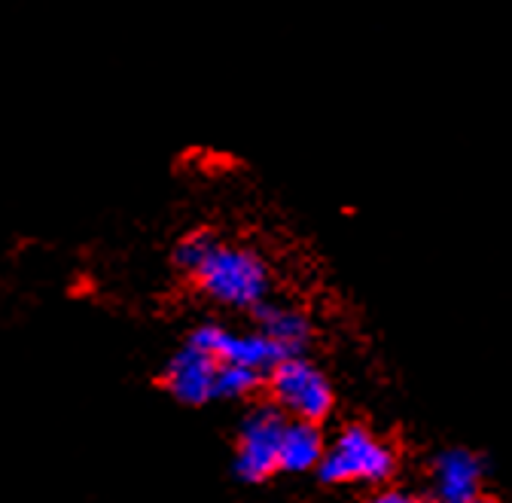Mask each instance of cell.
Listing matches in <instances>:
<instances>
[{"label":"cell","instance_id":"obj_6","mask_svg":"<svg viewBox=\"0 0 512 503\" xmlns=\"http://www.w3.org/2000/svg\"><path fill=\"white\" fill-rule=\"evenodd\" d=\"M217 369H220L217 357H211L196 345H186L165 366V388L171 391L174 400L186 406H202L214 397Z\"/></svg>","mask_w":512,"mask_h":503},{"label":"cell","instance_id":"obj_3","mask_svg":"<svg viewBox=\"0 0 512 503\" xmlns=\"http://www.w3.org/2000/svg\"><path fill=\"white\" fill-rule=\"evenodd\" d=\"M269 388L275 397V409L296 421H324L333 409V388L327 375L314 363L290 354L272 366Z\"/></svg>","mask_w":512,"mask_h":503},{"label":"cell","instance_id":"obj_9","mask_svg":"<svg viewBox=\"0 0 512 503\" xmlns=\"http://www.w3.org/2000/svg\"><path fill=\"white\" fill-rule=\"evenodd\" d=\"M324 433L314 421H287L281 433V446H278V467L290 473H305L314 470L324 458Z\"/></svg>","mask_w":512,"mask_h":503},{"label":"cell","instance_id":"obj_5","mask_svg":"<svg viewBox=\"0 0 512 503\" xmlns=\"http://www.w3.org/2000/svg\"><path fill=\"white\" fill-rule=\"evenodd\" d=\"M189 345H196L202 351H208L211 357H217L220 363H238L256 372L272 369L278 360L290 357L284 354L272 339H266L263 333H232L220 324H205L196 333L189 336Z\"/></svg>","mask_w":512,"mask_h":503},{"label":"cell","instance_id":"obj_11","mask_svg":"<svg viewBox=\"0 0 512 503\" xmlns=\"http://www.w3.org/2000/svg\"><path fill=\"white\" fill-rule=\"evenodd\" d=\"M217 241V235L211 232V229H192L189 235H183L180 241H177V247H174V266L180 269V272H192L199 263H202V257L208 254V247Z\"/></svg>","mask_w":512,"mask_h":503},{"label":"cell","instance_id":"obj_4","mask_svg":"<svg viewBox=\"0 0 512 503\" xmlns=\"http://www.w3.org/2000/svg\"><path fill=\"white\" fill-rule=\"evenodd\" d=\"M284 424L287 418L275 406H256L244 415L235 452V473L244 482H263L278 470V446Z\"/></svg>","mask_w":512,"mask_h":503},{"label":"cell","instance_id":"obj_2","mask_svg":"<svg viewBox=\"0 0 512 503\" xmlns=\"http://www.w3.org/2000/svg\"><path fill=\"white\" fill-rule=\"evenodd\" d=\"M394 452L366 427L342 430L324 449L317 470L324 482H384L394 473Z\"/></svg>","mask_w":512,"mask_h":503},{"label":"cell","instance_id":"obj_1","mask_svg":"<svg viewBox=\"0 0 512 503\" xmlns=\"http://www.w3.org/2000/svg\"><path fill=\"white\" fill-rule=\"evenodd\" d=\"M196 287L229 308H256L269 299L272 287V272L266 260L256 254L247 244H232V241H214L202 263L189 272Z\"/></svg>","mask_w":512,"mask_h":503},{"label":"cell","instance_id":"obj_8","mask_svg":"<svg viewBox=\"0 0 512 503\" xmlns=\"http://www.w3.org/2000/svg\"><path fill=\"white\" fill-rule=\"evenodd\" d=\"M256 321H260V333L266 339H272L284 354H296L308 339H311V324L308 318L293 308V305H281V302H260L253 308Z\"/></svg>","mask_w":512,"mask_h":503},{"label":"cell","instance_id":"obj_13","mask_svg":"<svg viewBox=\"0 0 512 503\" xmlns=\"http://www.w3.org/2000/svg\"><path fill=\"white\" fill-rule=\"evenodd\" d=\"M470 503H491V500H479V497H476V500H470Z\"/></svg>","mask_w":512,"mask_h":503},{"label":"cell","instance_id":"obj_7","mask_svg":"<svg viewBox=\"0 0 512 503\" xmlns=\"http://www.w3.org/2000/svg\"><path fill=\"white\" fill-rule=\"evenodd\" d=\"M482 488V461L467 449H448L433 464V497L439 503H470Z\"/></svg>","mask_w":512,"mask_h":503},{"label":"cell","instance_id":"obj_12","mask_svg":"<svg viewBox=\"0 0 512 503\" xmlns=\"http://www.w3.org/2000/svg\"><path fill=\"white\" fill-rule=\"evenodd\" d=\"M372 503H424V500L409 491H381L378 497H372Z\"/></svg>","mask_w":512,"mask_h":503},{"label":"cell","instance_id":"obj_10","mask_svg":"<svg viewBox=\"0 0 512 503\" xmlns=\"http://www.w3.org/2000/svg\"><path fill=\"white\" fill-rule=\"evenodd\" d=\"M260 385V372L238 366V363H220L217 382H214V397H244Z\"/></svg>","mask_w":512,"mask_h":503}]
</instances>
